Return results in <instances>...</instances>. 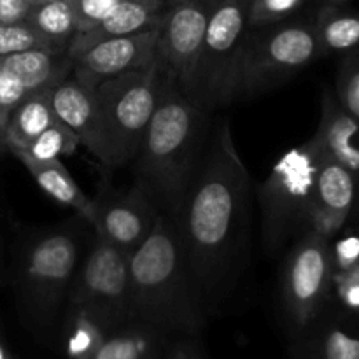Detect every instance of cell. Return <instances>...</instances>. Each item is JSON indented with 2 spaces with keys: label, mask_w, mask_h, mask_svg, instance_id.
<instances>
[{
  "label": "cell",
  "mask_w": 359,
  "mask_h": 359,
  "mask_svg": "<svg viewBox=\"0 0 359 359\" xmlns=\"http://www.w3.org/2000/svg\"><path fill=\"white\" fill-rule=\"evenodd\" d=\"M51 88L28 93L11 114L6 128V149H25L56 121Z\"/></svg>",
  "instance_id": "obj_20"
},
{
  "label": "cell",
  "mask_w": 359,
  "mask_h": 359,
  "mask_svg": "<svg viewBox=\"0 0 359 359\" xmlns=\"http://www.w3.org/2000/svg\"><path fill=\"white\" fill-rule=\"evenodd\" d=\"M72 302L79 305H121L130 302L128 255L98 237L77 269Z\"/></svg>",
  "instance_id": "obj_12"
},
{
  "label": "cell",
  "mask_w": 359,
  "mask_h": 359,
  "mask_svg": "<svg viewBox=\"0 0 359 359\" xmlns=\"http://www.w3.org/2000/svg\"><path fill=\"white\" fill-rule=\"evenodd\" d=\"M332 2H346V0H332Z\"/></svg>",
  "instance_id": "obj_37"
},
{
  "label": "cell",
  "mask_w": 359,
  "mask_h": 359,
  "mask_svg": "<svg viewBox=\"0 0 359 359\" xmlns=\"http://www.w3.org/2000/svg\"><path fill=\"white\" fill-rule=\"evenodd\" d=\"M163 70L158 63L130 70L93 88L102 123L111 144L112 163H132L160 98Z\"/></svg>",
  "instance_id": "obj_6"
},
{
  "label": "cell",
  "mask_w": 359,
  "mask_h": 359,
  "mask_svg": "<svg viewBox=\"0 0 359 359\" xmlns=\"http://www.w3.org/2000/svg\"><path fill=\"white\" fill-rule=\"evenodd\" d=\"M326 359H359V340L333 332L326 340Z\"/></svg>",
  "instance_id": "obj_31"
},
{
  "label": "cell",
  "mask_w": 359,
  "mask_h": 359,
  "mask_svg": "<svg viewBox=\"0 0 359 359\" xmlns=\"http://www.w3.org/2000/svg\"><path fill=\"white\" fill-rule=\"evenodd\" d=\"M328 237L307 231L294 245L284 272V294L297 314L307 316L319 304L332 279Z\"/></svg>",
  "instance_id": "obj_13"
},
{
  "label": "cell",
  "mask_w": 359,
  "mask_h": 359,
  "mask_svg": "<svg viewBox=\"0 0 359 359\" xmlns=\"http://www.w3.org/2000/svg\"><path fill=\"white\" fill-rule=\"evenodd\" d=\"M144 349V342L139 339H114L111 342H105L97 351L95 359H139Z\"/></svg>",
  "instance_id": "obj_29"
},
{
  "label": "cell",
  "mask_w": 359,
  "mask_h": 359,
  "mask_svg": "<svg viewBox=\"0 0 359 359\" xmlns=\"http://www.w3.org/2000/svg\"><path fill=\"white\" fill-rule=\"evenodd\" d=\"M25 21H28L53 48L60 51H67L70 41L77 34L72 0L37 4L32 7Z\"/></svg>",
  "instance_id": "obj_21"
},
{
  "label": "cell",
  "mask_w": 359,
  "mask_h": 359,
  "mask_svg": "<svg viewBox=\"0 0 359 359\" xmlns=\"http://www.w3.org/2000/svg\"><path fill=\"white\" fill-rule=\"evenodd\" d=\"M34 2V6H37V4H46V2H55V0H32Z\"/></svg>",
  "instance_id": "obj_35"
},
{
  "label": "cell",
  "mask_w": 359,
  "mask_h": 359,
  "mask_svg": "<svg viewBox=\"0 0 359 359\" xmlns=\"http://www.w3.org/2000/svg\"><path fill=\"white\" fill-rule=\"evenodd\" d=\"M249 0H219L200 48L189 97L207 111L238 97V74L249 35Z\"/></svg>",
  "instance_id": "obj_5"
},
{
  "label": "cell",
  "mask_w": 359,
  "mask_h": 359,
  "mask_svg": "<svg viewBox=\"0 0 359 359\" xmlns=\"http://www.w3.org/2000/svg\"><path fill=\"white\" fill-rule=\"evenodd\" d=\"M0 65L16 76L28 93L48 90L72 74V60L69 53L58 49L35 48L0 58Z\"/></svg>",
  "instance_id": "obj_18"
},
{
  "label": "cell",
  "mask_w": 359,
  "mask_h": 359,
  "mask_svg": "<svg viewBox=\"0 0 359 359\" xmlns=\"http://www.w3.org/2000/svg\"><path fill=\"white\" fill-rule=\"evenodd\" d=\"M27 95L25 84L0 65V149H6V128L11 114Z\"/></svg>",
  "instance_id": "obj_25"
},
{
  "label": "cell",
  "mask_w": 359,
  "mask_h": 359,
  "mask_svg": "<svg viewBox=\"0 0 359 359\" xmlns=\"http://www.w3.org/2000/svg\"><path fill=\"white\" fill-rule=\"evenodd\" d=\"M51 104L56 118L76 133L79 142L102 165L114 168L111 144L102 123L93 90L81 84L70 74L51 88Z\"/></svg>",
  "instance_id": "obj_14"
},
{
  "label": "cell",
  "mask_w": 359,
  "mask_h": 359,
  "mask_svg": "<svg viewBox=\"0 0 359 359\" xmlns=\"http://www.w3.org/2000/svg\"><path fill=\"white\" fill-rule=\"evenodd\" d=\"M316 168L318 146L309 140L280 154L259 186L262 241L270 255L284 249L294 235L311 231Z\"/></svg>",
  "instance_id": "obj_4"
},
{
  "label": "cell",
  "mask_w": 359,
  "mask_h": 359,
  "mask_svg": "<svg viewBox=\"0 0 359 359\" xmlns=\"http://www.w3.org/2000/svg\"><path fill=\"white\" fill-rule=\"evenodd\" d=\"M0 359H7V358H6V354H4L2 347H0Z\"/></svg>",
  "instance_id": "obj_36"
},
{
  "label": "cell",
  "mask_w": 359,
  "mask_h": 359,
  "mask_svg": "<svg viewBox=\"0 0 359 359\" xmlns=\"http://www.w3.org/2000/svg\"><path fill=\"white\" fill-rule=\"evenodd\" d=\"M332 259H335V265L339 266L340 272L359 265V237L351 235L337 242L335 256Z\"/></svg>",
  "instance_id": "obj_32"
},
{
  "label": "cell",
  "mask_w": 359,
  "mask_h": 359,
  "mask_svg": "<svg viewBox=\"0 0 359 359\" xmlns=\"http://www.w3.org/2000/svg\"><path fill=\"white\" fill-rule=\"evenodd\" d=\"M339 97L344 111L359 123V65H349L339 81Z\"/></svg>",
  "instance_id": "obj_28"
},
{
  "label": "cell",
  "mask_w": 359,
  "mask_h": 359,
  "mask_svg": "<svg viewBox=\"0 0 359 359\" xmlns=\"http://www.w3.org/2000/svg\"><path fill=\"white\" fill-rule=\"evenodd\" d=\"M359 123L347 114L339 102L326 95L323 102V118L314 142L326 156L333 158L353 174L359 172Z\"/></svg>",
  "instance_id": "obj_17"
},
{
  "label": "cell",
  "mask_w": 359,
  "mask_h": 359,
  "mask_svg": "<svg viewBox=\"0 0 359 359\" xmlns=\"http://www.w3.org/2000/svg\"><path fill=\"white\" fill-rule=\"evenodd\" d=\"M158 212L142 191L133 186L126 193L104 191L93 200L95 233L132 255L147 238L156 223Z\"/></svg>",
  "instance_id": "obj_11"
},
{
  "label": "cell",
  "mask_w": 359,
  "mask_h": 359,
  "mask_svg": "<svg viewBox=\"0 0 359 359\" xmlns=\"http://www.w3.org/2000/svg\"><path fill=\"white\" fill-rule=\"evenodd\" d=\"M316 32H318L321 49L346 51L359 42V16L326 9L319 16Z\"/></svg>",
  "instance_id": "obj_22"
},
{
  "label": "cell",
  "mask_w": 359,
  "mask_h": 359,
  "mask_svg": "<svg viewBox=\"0 0 359 359\" xmlns=\"http://www.w3.org/2000/svg\"><path fill=\"white\" fill-rule=\"evenodd\" d=\"M98 335L97 328H95L93 323L86 318L84 314H81L79 321H77L76 332L70 337L69 340V351L74 356H79V354H84L86 351H90L91 347L97 344Z\"/></svg>",
  "instance_id": "obj_30"
},
{
  "label": "cell",
  "mask_w": 359,
  "mask_h": 359,
  "mask_svg": "<svg viewBox=\"0 0 359 359\" xmlns=\"http://www.w3.org/2000/svg\"><path fill=\"white\" fill-rule=\"evenodd\" d=\"M81 146L79 139L70 128H67L60 119H56L48 130L41 133L34 142L25 149H11L14 154H25L35 161L60 160V156H69Z\"/></svg>",
  "instance_id": "obj_23"
},
{
  "label": "cell",
  "mask_w": 359,
  "mask_h": 359,
  "mask_svg": "<svg viewBox=\"0 0 359 359\" xmlns=\"http://www.w3.org/2000/svg\"><path fill=\"white\" fill-rule=\"evenodd\" d=\"M167 0H123L91 30L76 34L67 53H76L98 41L139 34L160 27Z\"/></svg>",
  "instance_id": "obj_16"
},
{
  "label": "cell",
  "mask_w": 359,
  "mask_h": 359,
  "mask_svg": "<svg viewBox=\"0 0 359 359\" xmlns=\"http://www.w3.org/2000/svg\"><path fill=\"white\" fill-rule=\"evenodd\" d=\"M353 202L354 174L318 147L311 230L325 237L333 235L349 216Z\"/></svg>",
  "instance_id": "obj_15"
},
{
  "label": "cell",
  "mask_w": 359,
  "mask_h": 359,
  "mask_svg": "<svg viewBox=\"0 0 359 359\" xmlns=\"http://www.w3.org/2000/svg\"><path fill=\"white\" fill-rule=\"evenodd\" d=\"M251 200L249 172L228 119H219L172 217L198 293H219L241 277L251 238Z\"/></svg>",
  "instance_id": "obj_1"
},
{
  "label": "cell",
  "mask_w": 359,
  "mask_h": 359,
  "mask_svg": "<svg viewBox=\"0 0 359 359\" xmlns=\"http://www.w3.org/2000/svg\"><path fill=\"white\" fill-rule=\"evenodd\" d=\"M16 156L27 167V170L30 172L42 191L48 193L56 202L76 210L84 221L91 224V221H93V200L84 195V191L77 186L76 179L70 175V172L67 170L62 161H35L25 154H16Z\"/></svg>",
  "instance_id": "obj_19"
},
{
  "label": "cell",
  "mask_w": 359,
  "mask_h": 359,
  "mask_svg": "<svg viewBox=\"0 0 359 359\" xmlns=\"http://www.w3.org/2000/svg\"><path fill=\"white\" fill-rule=\"evenodd\" d=\"M256 30H259L258 34L248 35L245 41L238 97H255L272 90L291 74L307 67L323 51L312 25L273 23Z\"/></svg>",
  "instance_id": "obj_7"
},
{
  "label": "cell",
  "mask_w": 359,
  "mask_h": 359,
  "mask_svg": "<svg viewBox=\"0 0 359 359\" xmlns=\"http://www.w3.org/2000/svg\"><path fill=\"white\" fill-rule=\"evenodd\" d=\"M209 112L170 77H163L156 109L132 161L135 188L170 219L177 214L205 151Z\"/></svg>",
  "instance_id": "obj_2"
},
{
  "label": "cell",
  "mask_w": 359,
  "mask_h": 359,
  "mask_svg": "<svg viewBox=\"0 0 359 359\" xmlns=\"http://www.w3.org/2000/svg\"><path fill=\"white\" fill-rule=\"evenodd\" d=\"M32 7H34L32 0H0V23L25 21Z\"/></svg>",
  "instance_id": "obj_33"
},
{
  "label": "cell",
  "mask_w": 359,
  "mask_h": 359,
  "mask_svg": "<svg viewBox=\"0 0 359 359\" xmlns=\"http://www.w3.org/2000/svg\"><path fill=\"white\" fill-rule=\"evenodd\" d=\"M79 269V242L70 231L39 238L25 258V284L39 304H56L72 286Z\"/></svg>",
  "instance_id": "obj_10"
},
{
  "label": "cell",
  "mask_w": 359,
  "mask_h": 359,
  "mask_svg": "<svg viewBox=\"0 0 359 359\" xmlns=\"http://www.w3.org/2000/svg\"><path fill=\"white\" fill-rule=\"evenodd\" d=\"M35 48L55 49L28 21L0 23V58Z\"/></svg>",
  "instance_id": "obj_24"
},
{
  "label": "cell",
  "mask_w": 359,
  "mask_h": 359,
  "mask_svg": "<svg viewBox=\"0 0 359 359\" xmlns=\"http://www.w3.org/2000/svg\"><path fill=\"white\" fill-rule=\"evenodd\" d=\"M130 302L149 314H182L198 290L186 262L177 228L160 214L146 241L128 256Z\"/></svg>",
  "instance_id": "obj_3"
},
{
  "label": "cell",
  "mask_w": 359,
  "mask_h": 359,
  "mask_svg": "<svg viewBox=\"0 0 359 359\" xmlns=\"http://www.w3.org/2000/svg\"><path fill=\"white\" fill-rule=\"evenodd\" d=\"M219 0H167L160 21L156 63L186 95L191 93L193 74L207 25Z\"/></svg>",
  "instance_id": "obj_8"
},
{
  "label": "cell",
  "mask_w": 359,
  "mask_h": 359,
  "mask_svg": "<svg viewBox=\"0 0 359 359\" xmlns=\"http://www.w3.org/2000/svg\"><path fill=\"white\" fill-rule=\"evenodd\" d=\"M119 2L123 0H72L77 34H83V32L97 27Z\"/></svg>",
  "instance_id": "obj_27"
},
{
  "label": "cell",
  "mask_w": 359,
  "mask_h": 359,
  "mask_svg": "<svg viewBox=\"0 0 359 359\" xmlns=\"http://www.w3.org/2000/svg\"><path fill=\"white\" fill-rule=\"evenodd\" d=\"M340 294L347 305L351 307H359V265L349 270H344L339 276Z\"/></svg>",
  "instance_id": "obj_34"
},
{
  "label": "cell",
  "mask_w": 359,
  "mask_h": 359,
  "mask_svg": "<svg viewBox=\"0 0 359 359\" xmlns=\"http://www.w3.org/2000/svg\"><path fill=\"white\" fill-rule=\"evenodd\" d=\"M160 28L139 34L98 41L81 51L69 53L72 76L93 90L104 81L130 70L147 69L156 63V46Z\"/></svg>",
  "instance_id": "obj_9"
},
{
  "label": "cell",
  "mask_w": 359,
  "mask_h": 359,
  "mask_svg": "<svg viewBox=\"0 0 359 359\" xmlns=\"http://www.w3.org/2000/svg\"><path fill=\"white\" fill-rule=\"evenodd\" d=\"M304 0H249V27L259 28L283 21L293 14Z\"/></svg>",
  "instance_id": "obj_26"
}]
</instances>
